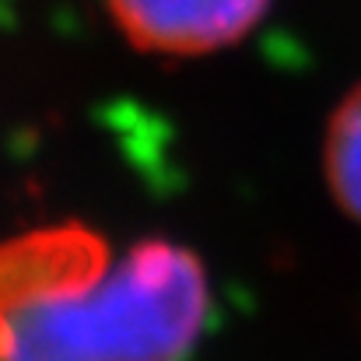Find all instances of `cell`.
<instances>
[{
  "label": "cell",
  "mask_w": 361,
  "mask_h": 361,
  "mask_svg": "<svg viewBox=\"0 0 361 361\" xmlns=\"http://www.w3.org/2000/svg\"><path fill=\"white\" fill-rule=\"evenodd\" d=\"M207 316L211 277L183 242L116 249L81 221L0 239V361H183Z\"/></svg>",
  "instance_id": "cell-1"
},
{
  "label": "cell",
  "mask_w": 361,
  "mask_h": 361,
  "mask_svg": "<svg viewBox=\"0 0 361 361\" xmlns=\"http://www.w3.org/2000/svg\"><path fill=\"white\" fill-rule=\"evenodd\" d=\"M274 0H106L126 46L158 60H193L232 49Z\"/></svg>",
  "instance_id": "cell-2"
},
{
  "label": "cell",
  "mask_w": 361,
  "mask_h": 361,
  "mask_svg": "<svg viewBox=\"0 0 361 361\" xmlns=\"http://www.w3.org/2000/svg\"><path fill=\"white\" fill-rule=\"evenodd\" d=\"M323 176L334 204L361 228V85L334 106L326 120Z\"/></svg>",
  "instance_id": "cell-3"
}]
</instances>
